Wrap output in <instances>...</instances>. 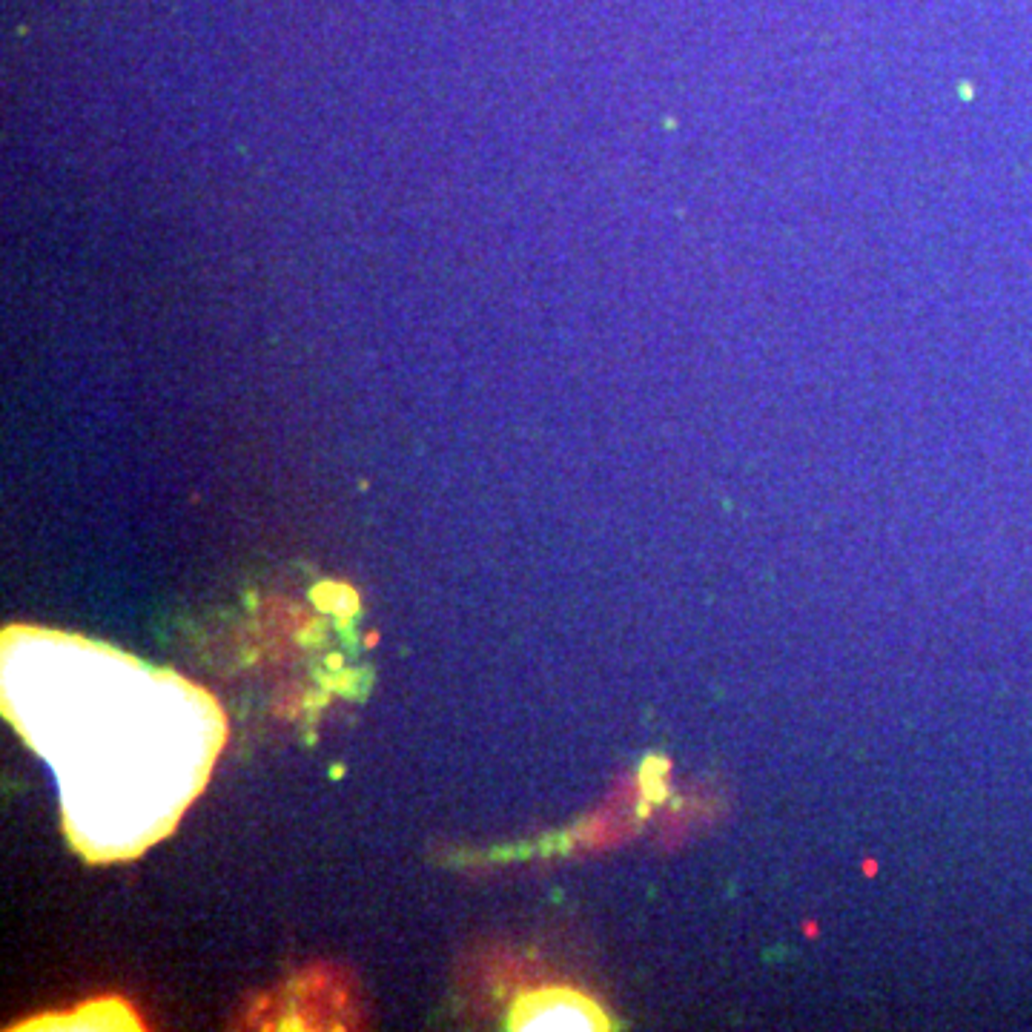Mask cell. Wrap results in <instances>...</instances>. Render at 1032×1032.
I'll list each match as a JSON object with an SVG mask.
<instances>
[{"label": "cell", "mask_w": 1032, "mask_h": 1032, "mask_svg": "<svg viewBox=\"0 0 1032 1032\" xmlns=\"http://www.w3.org/2000/svg\"><path fill=\"white\" fill-rule=\"evenodd\" d=\"M50 660L32 700L6 714L64 783L67 826L86 815L72 843L84 855L109 815L106 857L135 855L176 826L222 748V711L176 674L140 665L86 639L43 637Z\"/></svg>", "instance_id": "1"}, {"label": "cell", "mask_w": 1032, "mask_h": 1032, "mask_svg": "<svg viewBox=\"0 0 1032 1032\" xmlns=\"http://www.w3.org/2000/svg\"><path fill=\"white\" fill-rule=\"evenodd\" d=\"M513 1029H605L608 1015L574 990L528 992L511 1009Z\"/></svg>", "instance_id": "2"}]
</instances>
